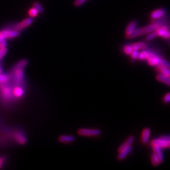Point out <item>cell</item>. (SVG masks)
I'll use <instances>...</instances> for the list:
<instances>
[{
    "mask_svg": "<svg viewBox=\"0 0 170 170\" xmlns=\"http://www.w3.org/2000/svg\"><path fill=\"white\" fill-rule=\"evenodd\" d=\"M160 25L158 23H152L150 25H146L145 26H143V27L136 29L134 30L132 34L129 37V39H135L138 37H141L142 35H147L152 32L155 31Z\"/></svg>",
    "mask_w": 170,
    "mask_h": 170,
    "instance_id": "obj_1",
    "label": "cell"
},
{
    "mask_svg": "<svg viewBox=\"0 0 170 170\" xmlns=\"http://www.w3.org/2000/svg\"><path fill=\"white\" fill-rule=\"evenodd\" d=\"M0 96L5 102H10L13 98L12 88L7 83L0 84Z\"/></svg>",
    "mask_w": 170,
    "mask_h": 170,
    "instance_id": "obj_2",
    "label": "cell"
},
{
    "mask_svg": "<svg viewBox=\"0 0 170 170\" xmlns=\"http://www.w3.org/2000/svg\"><path fill=\"white\" fill-rule=\"evenodd\" d=\"M102 131L98 129H87L82 128L78 130V134L79 136L84 137H96L100 136Z\"/></svg>",
    "mask_w": 170,
    "mask_h": 170,
    "instance_id": "obj_3",
    "label": "cell"
},
{
    "mask_svg": "<svg viewBox=\"0 0 170 170\" xmlns=\"http://www.w3.org/2000/svg\"><path fill=\"white\" fill-rule=\"evenodd\" d=\"M19 35V32L13 29H4L0 31V40L14 39Z\"/></svg>",
    "mask_w": 170,
    "mask_h": 170,
    "instance_id": "obj_4",
    "label": "cell"
},
{
    "mask_svg": "<svg viewBox=\"0 0 170 170\" xmlns=\"http://www.w3.org/2000/svg\"><path fill=\"white\" fill-rule=\"evenodd\" d=\"M13 78L16 85H21L24 80V72L23 69L13 68Z\"/></svg>",
    "mask_w": 170,
    "mask_h": 170,
    "instance_id": "obj_5",
    "label": "cell"
},
{
    "mask_svg": "<svg viewBox=\"0 0 170 170\" xmlns=\"http://www.w3.org/2000/svg\"><path fill=\"white\" fill-rule=\"evenodd\" d=\"M33 22V18H32V17L27 18V19H25L23 21L16 24L14 26V28L13 30H15L19 32L20 31H21L26 28H27L28 26H29L30 25H31L32 24Z\"/></svg>",
    "mask_w": 170,
    "mask_h": 170,
    "instance_id": "obj_6",
    "label": "cell"
},
{
    "mask_svg": "<svg viewBox=\"0 0 170 170\" xmlns=\"http://www.w3.org/2000/svg\"><path fill=\"white\" fill-rule=\"evenodd\" d=\"M158 37H160L164 39L168 40L170 39V30L166 25H160L156 30Z\"/></svg>",
    "mask_w": 170,
    "mask_h": 170,
    "instance_id": "obj_7",
    "label": "cell"
},
{
    "mask_svg": "<svg viewBox=\"0 0 170 170\" xmlns=\"http://www.w3.org/2000/svg\"><path fill=\"white\" fill-rule=\"evenodd\" d=\"M166 13V9L164 8H158L153 12H151L150 15V18L151 20H159V19H161L163 18L165 14Z\"/></svg>",
    "mask_w": 170,
    "mask_h": 170,
    "instance_id": "obj_8",
    "label": "cell"
},
{
    "mask_svg": "<svg viewBox=\"0 0 170 170\" xmlns=\"http://www.w3.org/2000/svg\"><path fill=\"white\" fill-rule=\"evenodd\" d=\"M137 22L136 20H132L128 23L126 29V31H125V35H126V37L127 39H128L132 33L137 29Z\"/></svg>",
    "mask_w": 170,
    "mask_h": 170,
    "instance_id": "obj_9",
    "label": "cell"
},
{
    "mask_svg": "<svg viewBox=\"0 0 170 170\" xmlns=\"http://www.w3.org/2000/svg\"><path fill=\"white\" fill-rule=\"evenodd\" d=\"M13 137L14 139L21 145H24L26 143V138L24 136V134L21 132H14L13 134Z\"/></svg>",
    "mask_w": 170,
    "mask_h": 170,
    "instance_id": "obj_10",
    "label": "cell"
},
{
    "mask_svg": "<svg viewBox=\"0 0 170 170\" xmlns=\"http://www.w3.org/2000/svg\"><path fill=\"white\" fill-rule=\"evenodd\" d=\"M169 142V141H168ZM168 142L165 141L161 139H160L159 137L157 139H153L151 142V146H158L160 147L161 148H168Z\"/></svg>",
    "mask_w": 170,
    "mask_h": 170,
    "instance_id": "obj_11",
    "label": "cell"
},
{
    "mask_svg": "<svg viewBox=\"0 0 170 170\" xmlns=\"http://www.w3.org/2000/svg\"><path fill=\"white\" fill-rule=\"evenodd\" d=\"M12 93L13 98H20L24 95V89L20 85H16L13 88L12 87Z\"/></svg>",
    "mask_w": 170,
    "mask_h": 170,
    "instance_id": "obj_12",
    "label": "cell"
},
{
    "mask_svg": "<svg viewBox=\"0 0 170 170\" xmlns=\"http://www.w3.org/2000/svg\"><path fill=\"white\" fill-rule=\"evenodd\" d=\"M151 135V130L149 128H145L142 130L141 135V142L143 144L148 143Z\"/></svg>",
    "mask_w": 170,
    "mask_h": 170,
    "instance_id": "obj_13",
    "label": "cell"
},
{
    "mask_svg": "<svg viewBox=\"0 0 170 170\" xmlns=\"http://www.w3.org/2000/svg\"><path fill=\"white\" fill-rule=\"evenodd\" d=\"M149 65L151 66H157L161 64H162V57L158 56L156 55L150 57L147 60Z\"/></svg>",
    "mask_w": 170,
    "mask_h": 170,
    "instance_id": "obj_14",
    "label": "cell"
},
{
    "mask_svg": "<svg viewBox=\"0 0 170 170\" xmlns=\"http://www.w3.org/2000/svg\"><path fill=\"white\" fill-rule=\"evenodd\" d=\"M156 54L151 51L149 50H142L141 52H139V59L141 61H144V60H147L150 57H153L155 56Z\"/></svg>",
    "mask_w": 170,
    "mask_h": 170,
    "instance_id": "obj_15",
    "label": "cell"
},
{
    "mask_svg": "<svg viewBox=\"0 0 170 170\" xmlns=\"http://www.w3.org/2000/svg\"><path fill=\"white\" fill-rule=\"evenodd\" d=\"M7 52V42L6 39L0 40V60L2 59L5 56Z\"/></svg>",
    "mask_w": 170,
    "mask_h": 170,
    "instance_id": "obj_16",
    "label": "cell"
},
{
    "mask_svg": "<svg viewBox=\"0 0 170 170\" xmlns=\"http://www.w3.org/2000/svg\"><path fill=\"white\" fill-rule=\"evenodd\" d=\"M156 71L159 74H161L167 76H170V69L163 64L156 66Z\"/></svg>",
    "mask_w": 170,
    "mask_h": 170,
    "instance_id": "obj_17",
    "label": "cell"
},
{
    "mask_svg": "<svg viewBox=\"0 0 170 170\" xmlns=\"http://www.w3.org/2000/svg\"><path fill=\"white\" fill-rule=\"evenodd\" d=\"M132 147L130 146H129L128 147H127L126 149H123L120 152H119V154L118 155V157H117L118 159L120 160V161L123 160L130 153V152L132 151Z\"/></svg>",
    "mask_w": 170,
    "mask_h": 170,
    "instance_id": "obj_18",
    "label": "cell"
},
{
    "mask_svg": "<svg viewBox=\"0 0 170 170\" xmlns=\"http://www.w3.org/2000/svg\"><path fill=\"white\" fill-rule=\"evenodd\" d=\"M134 139H135V137H134V136H130V137H129L127 138V139L125 141L119 148V149H118L119 153L121 151H122L123 149L128 147L129 146H130L131 144L133 143V142L134 141Z\"/></svg>",
    "mask_w": 170,
    "mask_h": 170,
    "instance_id": "obj_19",
    "label": "cell"
},
{
    "mask_svg": "<svg viewBox=\"0 0 170 170\" xmlns=\"http://www.w3.org/2000/svg\"><path fill=\"white\" fill-rule=\"evenodd\" d=\"M156 79H157V81L164 83L170 87V76H167L161 74H158L156 76Z\"/></svg>",
    "mask_w": 170,
    "mask_h": 170,
    "instance_id": "obj_20",
    "label": "cell"
},
{
    "mask_svg": "<svg viewBox=\"0 0 170 170\" xmlns=\"http://www.w3.org/2000/svg\"><path fill=\"white\" fill-rule=\"evenodd\" d=\"M132 47L134 50H144L147 47V44L144 42H138L132 44Z\"/></svg>",
    "mask_w": 170,
    "mask_h": 170,
    "instance_id": "obj_21",
    "label": "cell"
},
{
    "mask_svg": "<svg viewBox=\"0 0 170 170\" xmlns=\"http://www.w3.org/2000/svg\"><path fill=\"white\" fill-rule=\"evenodd\" d=\"M152 147H153V149L154 153L158 156L160 163H163V161H164V156H163V154L161 148L160 147H158V146H152Z\"/></svg>",
    "mask_w": 170,
    "mask_h": 170,
    "instance_id": "obj_22",
    "label": "cell"
},
{
    "mask_svg": "<svg viewBox=\"0 0 170 170\" xmlns=\"http://www.w3.org/2000/svg\"><path fill=\"white\" fill-rule=\"evenodd\" d=\"M75 140V137L71 135H62L59 137V141L61 143H71Z\"/></svg>",
    "mask_w": 170,
    "mask_h": 170,
    "instance_id": "obj_23",
    "label": "cell"
},
{
    "mask_svg": "<svg viewBox=\"0 0 170 170\" xmlns=\"http://www.w3.org/2000/svg\"><path fill=\"white\" fill-rule=\"evenodd\" d=\"M10 79V76L8 75L2 73L0 74V84L7 83Z\"/></svg>",
    "mask_w": 170,
    "mask_h": 170,
    "instance_id": "obj_24",
    "label": "cell"
},
{
    "mask_svg": "<svg viewBox=\"0 0 170 170\" xmlns=\"http://www.w3.org/2000/svg\"><path fill=\"white\" fill-rule=\"evenodd\" d=\"M151 160L152 164H153V165L154 166H158L161 163L159 159H158V156L156 155V154L154 153L151 154Z\"/></svg>",
    "mask_w": 170,
    "mask_h": 170,
    "instance_id": "obj_25",
    "label": "cell"
},
{
    "mask_svg": "<svg viewBox=\"0 0 170 170\" xmlns=\"http://www.w3.org/2000/svg\"><path fill=\"white\" fill-rule=\"evenodd\" d=\"M28 61L25 59H22L18 63L14 66L13 68H21L24 69L26 66H27Z\"/></svg>",
    "mask_w": 170,
    "mask_h": 170,
    "instance_id": "obj_26",
    "label": "cell"
},
{
    "mask_svg": "<svg viewBox=\"0 0 170 170\" xmlns=\"http://www.w3.org/2000/svg\"><path fill=\"white\" fill-rule=\"evenodd\" d=\"M157 37H158V35L155 30L154 32H152L147 34V36L146 37V40L147 41H151V40H153L155 38H156Z\"/></svg>",
    "mask_w": 170,
    "mask_h": 170,
    "instance_id": "obj_27",
    "label": "cell"
},
{
    "mask_svg": "<svg viewBox=\"0 0 170 170\" xmlns=\"http://www.w3.org/2000/svg\"><path fill=\"white\" fill-rule=\"evenodd\" d=\"M123 52L127 55H130V54L133 51V48L132 47V45H126L123 47Z\"/></svg>",
    "mask_w": 170,
    "mask_h": 170,
    "instance_id": "obj_28",
    "label": "cell"
},
{
    "mask_svg": "<svg viewBox=\"0 0 170 170\" xmlns=\"http://www.w3.org/2000/svg\"><path fill=\"white\" fill-rule=\"evenodd\" d=\"M33 7L35 8L38 10L39 13H42L44 12V9L43 7L42 6V5L37 2H35L33 3Z\"/></svg>",
    "mask_w": 170,
    "mask_h": 170,
    "instance_id": "obj_29",
    "label": "cell"
},
{
    "mask_svg": "<svg viewBox=\"0 0 170 170\" xmlns=\"http://www.w3.org/2000/svg\"><path fill=\"white\" fill-rule=\"evenodd\" d=\"M29 15L30 16V17L34 18V17H36L39 15V12H38V10H37L36 8L33 7L29 10Z\"/></svg>",
    "mask_w": 170,
    "mask_h": 170,
    "instance_id": "obj_30",
    "label": "cell"
},
{
    "mask_svg": "<svg viewBox=\"0 0 170 170\" xmlns=\"http://www.w3.org/2000/svg\"><path fill=\"white\" fill-rule=\"evenodd\" d=\"M139 50H133L132 53L130 54V56L132 58V60L133 61H136L139 58Z\"/></svg>",
    "mask_w": 170,
    "mask_h": 170,
    "instance_id": "obj_31",
    "label": "cell"
},
{
    "mask_svg": "<svg viewBox=\"0 0 170 170\" xmlns=\"http://www.w3.org/2000/svg\"><path fill=\"white\" fill-rule=\"evenodd\" d=\"M86 2L87 0H75L74 2V6L75 7H80L84 5Z\"/></svg>",
    "mask_w": 170,
    "mask_h": 170,
    "instance_id": "obj_32",
    "label": "cell"
},
{
    "mask_svg": "<svg viewBox=\"0 0 170 170\" xmlns=\"http://www.w3.org/2000/svg\"><path fill=\"white\" fill-rule=\"evenodd\" d=\"M163 101L165 103H168L170 102V92H168L165 94V96L163 97Z\"/></svg>",
    "mask_w": 170,
    "mask_h": 170,
    "instance_id": "obj_33",
    "label": "cell"
},
{
    "mask_svg": "<svg viewBox=\"0 0 170 170\" xmlns=\"http://www.w3.org/2000/svg\"><path fill=\"white\" fill-rule=\"evenodd\" d=\"M160 139H161L165 141H170V136H161L159 137Z\"/></svg>",
    "mask_w": 170,
    "mask_h": 170,
    "instance_id": "obj_34",
    "label": "cell"
},
{
    "mask_svg": "<svg viewBox=\"0 0 170 170\" xmlns=\"http://www.w3.org/2000/svg\"><path fill=\"white\" fill-rule=\"evenodd\" d=\"M2 73H3V69L1 66H0V74H2Z\"/></svg>",
    "mask_w": 170,
    "mask_h": 170,
    "instance_id": "obj_35",
    "label": "cell"
},
{
    "mask_svg": "<svg viewBox=\"0 0 170 170\" xmlns=\"http://www.w3.org/2000/svg\"><path fill=\"white\" fill-rule=\"evenodd\" d=\"M2 166H3V165L0 163V169H1V168H2Z\"/></svg>",
    "mask_w": 170,
    "mask_h": 170,
    "instance_id": "obj_36",
    "label": "cell"
}]
</instances>
